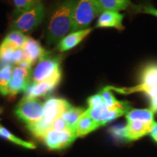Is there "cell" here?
<instances>
[{
    "label": "cell",
    "instance_id": "obj_31",
    "mask_svg": "<svg viewBox=\"0 0 157 157\" xmlns=\"http://www.w3.org/2000/svg\"><path fill=\"white\" fill-rule=\"evenodd\" d=\"M23 52L22 48L15 50L14 53H13V63L18 66V65L23 61Z\"/></svg>",
    "mask_w": 157,
    "mask_h": 157
},
{
    "label": "cell",
    "instance_id": "obj_27",
    "mask_svg": "<svg viewBox=\"0 0 157 157\" xmlns=\"http://www.w3.org/2000/svg\"><path fill=\"white\" fill-rule=\"evenodd\" d=\"M15 50V49L10 47L0 44V63L2 66H4L13 63V57Z\"/></svg>",
    "mask_w": 157,
    "mask_h": 157
},
{
    "label": "cell",
    "instance_id": "obj_23",
    "mask_svg": "<svg viewBox=\"0 0 157 157\" xmlns=\"http://www.w3.org/2000/svg\"><path fill=\"white\" fill-rule=\"evenodd\" d=\"M15 7V15H20L42 4V0H13Z\"/></svg>",
    "mask_w": 157,
    "mask_h": 157
},
{
    "label": "cell",
    "instance_id": "obj_18",
    "mask_svg": "<svg viewBox=\"0 0 157 157\" xmlns=\"http://www.w3.org/2000/svg\"><path fill=\"white\" fill-rule=\"evenodd\" d=\"M102 10L119 12L130 8L131 0H98Z\"/></svg>",
    "mask_w": 157,
    "mask_h": 157
},
{
    "label": "cell",
    "instance_id": "obj_4",
    "mask_svg": "<svg viewBox=\"0 0 157 157\" xmlns=\"http://www.w3.org/2000/svg\"><path fill=\"white\" fill-rule=\"evenodd\" d=\"M15 114L27 125L44 118V104L35 98H23L15 109Z\"/></svg>",
    "mask_w": 157,
    "mask_h": 157
},
{
    "label": "cell",
    "instance_id": "obj_17",
    "mask_svg": "<svg viewBox=\"0 0 157 157\" xmlns=\"http://www.w3.org/2000/svg\"><path fill=\"white\" fill-rule=\"evenodd\" d=\"M100 127L101 126L99 124L94 121L93 118L90 117L87 109L85 112L82 114L76 124L75 129L76 137L85 136Z\"/></svg>",
    "mask_w": 157,
    "mask_h": 157
},
{
    "label": "cell",
    "instance_id": "obj_20",
    "mask_svg": "<svg viewBox=\"0 0 157 157\" xmlns=\"http://www.w3.org/2000/svg\"><path fill=\"white\" fill-rule=\"evenodd\" d=\"M86 110L82 108H76L72 105L68 108L65 112L63 113L61 117L66 121L69 128L75 132L76 124L81 118L82 114L85 112Z\"/></svg>",
    "mask_w": 157,
    "mask_h": 157
},
{
    "label": "cell",
    "instance_id": "obj_14",
    "mask_svg": "<svg viewBox=\"0 0 157 157\" xmlns=\"http://www.w3.org/2000/svg\"><path fill=\"white\" fill-rule=\"evenodd\" d=\"M58 83L54 82H43L39 83H31L29 86L25 93V98H35L43 97L50 93L58 85Z\"/></svg>",
    "mask_w": 157,
    "mask_h": 157
},
{
    "label": "cell",
    "instance_id": "obj_5",
    "mask_svg": "<svg viewBox=\"0 0 157 157\" xmlns=\"http://www.w3.org/2000/svg\"><path fill=\"white\" fill-rule=\"evenodd\" d=\"M44 15V6L40 4L20 15L12 25V29L22 33H31L42 23Z\"/></svg>",
    "mask_w": 157,
    "mask_h": 157
},
{
    "label": "cell",
    "instance_id": "obj_6",
    "mask_svg": "<svg viewBox=\"0 0 157 157\" xmlns=\"http://www.w3.org/2000/svg\"><path fill=\"white\" fill-rule=\"evenodd\" d=\"M76 138V133L71 129L57 131L50 129L45 134L42 140L51 150H60L70 146Z\"/></svg>",
    "mask_w": 157,
    "mask_h": 157
},
{
    "label": "cell",
    "instance_id": "obj_19",
    "mask_svg": "<svg viewBox=\"0 0 157 157\" xmlns=\"http://www.w3.org/2000/svg\"><path fill=\"white\" fill-rule=\"evenodd\" d=\"M29 37L18 31H13L6 36L1 44L15 49L22 48Z\"/></svg>",
    "mask_w": 157,
    "mask_h": 157
},
{
    "label": "cell",
    "instance_id": "obj_29",
    "mask_svg": "<svg viewBox=\"0 0 157 157\" xmlns=\"http://www.w3.org/2000/svg\"><path fill=\"white\" fill-rule=\"evenodd\" d=\"M110 132L118 139H126L125 137V126L122 125H117L112 127L110 129Z\"/></svg>",
    "mask_w": 157,
    "mask_h": 157
},
{
    "label": "cell",
    "instance_id": "obj_33",
    "mask_svg": "<svg viewBox=\"0 0 157 157\" xmlns=\"http://www.w3.org/2000/svg\"><path fill=\"white\" fill-rule=\"evenodd\" d=\"M149 134H150L151 137L153 138V140L156 143H157V122H155L154 121L153 123L151 129V132Z\"/></svg>",
    "mask_w": 157,
    "mask_h": 157
},
{
    "label": "cell",
    "instance_id": "obj_12",
    "mask_svg": "<svg viewBox=\"0 0 157 157\" xmlns=\"http://www.w3.org/2000/svg\"><path fill=\"white\" fill-rule=\"evenodd\" d=\"M92 31L93 29L88 28L71 33L60 41L57 46V49L60 52H66L71 50L72 48L77 46L84 39H85V37H87Z\"/></svg>",
    "mask_w": 157,
    "mask_h": 157
},
{
    "label": "cell",
    "instance_id": "obj_26",
    "mask_svg": "<svg viewBox=\"0 0 157 157\" xmlns=\"http://www.w3.org/2000/svg\"><path fill=\"white\" fill-rule=\"evenodd\" d=\"M130 10L134 14H148L157 17V8L149 3L139 4V5L132 4L130 7Z\"/></svg>",
    "mask_w": 157,
    "mask_h": 157
},
{
    "label": "cell",
    "instance_id": "obj_13",
    "mask_svg": "<svg viewBox=\"0 0 157 157\" xmlns=\"http://www.w3.org/2000/svg\"><path fill=\"white\" fill-rule=\"evenodd\" d=\"M153 124L140 121H128L125 126L126 140H135L150 133Z\"/></svg>",
    "mask_w": 157,
    "mask_h": 157
},
{
    "label": "cell",
    "instance_id": "obj_24",
    "mask_svg": "<svg viewBox=\"0 0 157 157\" xmlns=\"http://www.w3.org/2000/svg\"><path fill=\"white\" fill-rule=\"evenodd\" d=\"M27 127L35 137L40 140H42L45 134L48 132L49 129H51L50 125L45 122L43 119L31 124L27 125Z\"/></svg>",
    "mask_w": 157,
    "mask_h": 157
},
{
    "label": "cell",
    "instance_id": "obj_3",
    "mask_svg": "<svg viewBox=\"0 0 157 157\" xmlns=\"http://www.w3.org/2000/svg\"><path fill=\"white\" fill-rule=\"evenodd\" d=\"M103 13L98 0H78L74 11L71 33L88 29L92 21Z\"/></svg>",
    "mask_w": 157,
    "mask_h": 157
},
{
    "label": "cell",
    "instance_id": "obj_25",
    "mask_svg": "<svg viewBox=\"0 0 157 157\" xmlns=\"http://www.w3.org/2000/svg\"><path fill=\"white\" fill-rule=\"evenodd\" d=\"M0 136L4 137V138L7 139V140H10L11 142L15 143V144L19 145L23 147H25L26 148H30V149H34L36 148V146L34 143H30V142H26L21 139H20L19 137L15 136L14 135H13L10 132L9 130H7V129L5 127L0 125Z\"/></svg>",
    "mask_w": 157,
    "mask_h": 157
},
{
    "label": "cell",
    "instance_id": "obj_11",
    "mask_svg": "<svg viewBox=\"0 0 157 157\" xmlns=\"http://www.w3.org/2000/svg\"><path fill=\"white\" fill-rule=\"evenodd\" d=\"M124 15L119 12L104 11L100 15L96 26L98 28H113L119 31L124 29Z\"/></svg>",
    "mask_w": 157,
    "mask_h": 157
},
{
    "label": "cell",
    "instance_id": "obj_8",
    "mask_svg": "<svg viewBox=\"0 0 157 157\" xmlns=\"http://www.w3.org/2000/svg\"><path fill=\"white\" fill-rule=\"evenodd\" d=\"M67 101L62 98H50L44 104V118L43 120L50 126L57 118L61 117L63 113L71 106Z\"/></svg>",
    "mask_w": 157,
    "mask_h": 157
},
{
    "label": "cell",
    "instance_id": "obj_32",
    "mask_svg": "<svg viewBox=\"0 0 157 157\" xmlns=\"http://www.w3.org/2000/svg\"><path fill=\"white\" fill-rule=\"evenodd\" d=\"M151 103V110L154 113H157V95L149 98Z\"/></svg>",
    "mask_w": 157,
    "mask_h": 157
},
{
    "label": "cell",
    "instance_id": "obj_9",
    "mask_svg": "<svg viewBox=\"0 0 157 157\" xmlns=\"http://www.w3.org/2000/svg\"><path fill=\"white\" fill-rule=\"evenodd\" d=\"M87 111L93 120L99 124L101 127L127 113L120 110L110 109L104 102L97 107L88 108Z\"/></svg>",
    "mask_w": 157,
    "mask_h": 157
},
{
    "label": "cell",
    "instance_id": "obj_10",
    "mask_svg": "<svg viewBox=\"0 0 157 157\" xmlns=\"http://www.w3.org/2000/svg\"><path fill=\"white\" fill-rule=\"evenodd\" d=\"M22 50L23 52V61L27 62L31 66L42 58L47 53V51H45L38 41L30 37H29L23 44Z\"/></svg>",
    "mask_w": 157,
    "mask_h": 157
},
{
    "label": "cell",
    "instance_id": "obj_22",
    "mask_svg": "<svg viewBox=\"0 0 157 157\" xmlns=\"http://www.w3.org/2000/svg\"><path fill=\"white\" fill-rule=\"evenodd\" d=\"M13 69L11 65H6L0 68V92L3 95L7 96V88L12 78Z\"/></svg>",
    "mask_w": 157,
    "mask_h": 157
},
{
    "label": "cell",
    "instance_id": "obj_21",
    "mask_svg": "<svg viewBox=\"0 0 157 157\" xmlns=\"http://www.w3.org/2000/svg\"><path fill=\"white\" fill-rule=\"evenodd\" d=\"M154 114L151 109H132L126 113L127 121H140L148 124H153Z\"/></svg>",
    "mask_w": 157,
    "mask_h": 157
},
{
    "label": "cell",
    "instance_id": "obj_34",
    "mask_svg": "<svg viewBox=\"0 0 157 157\" xmlns=\"http://www.w3.org/2000/svg\"><path fill=\"white\" fill-rule=\"evenodd\" d=\"M1 112H2V110H1V109H0V113H1Z\"/></svg>",
    "mask_w": 157,
    "mask_h": 157
},
{
    "label": "cell",
    "instance_id": "obj_2",
    "mask_svg": "<svg viewBox=\"0 0 157 157\" xmlns=\"http://www.w3.org/2000/svg\"><path fill=\"white\" fill-rule=\"evenodd\" d=\"M61 57L52 56L47 52L45 56L39 60L33 72L32 79L34 83L43 82H54L60 83L62 77L60 68Z\"/></svg>",
    "mask_w": 157,
    "mask_h": 157
},
{
    "label": "cell",
    "instance_id": "obj_16",
    "mask_svg": "<svg viewBox=\"0 0 157 157\" xmlns=\"http://www.w3.org/2000/svg\"><path fill=\"white\" fill-rule=\"evenodd\" d=\"M101 95L103 98V100L105 105L111 110H120L127 113L129 111V106L128 102L118 101L115 96L113 95L111 90L109 87V86L103 87L101 92Z\"/></svg>",
    "mask_w": 157,
    "mask_h": 157
},
{
    "label": "cell",
    "instance_id": "obj_1",
    "mask_svg": "<svg viewBox=\"0 0 157 157\" xmlns=\"http://www.w3.org/2000/svg\"><path fill=\"white\" fill-rule=\"evenodd\" d=\"M78 1L64 0L55 8L47 31V41L50 45L58 44L71 31Z\"/></svg>",
    "mask_w": 157,
    "mask_h": 157
},
{
    "label": "cell",
    "instance_id": "obj_15",
    "mask_svg": "<svg viewBox=\"0 0 157 157\" xmlns=\"http://www.w3.org/2000/svg\"><path fill=\"white\" fill-rule=\"evenodd\" d=\"M140 84L149 91L157 87V62L148 63L143 66L140 72Z\"/></svg>",
    "mask_w": 157,
    "mask_h": 157
},
{
    "label": "cell",
    "instance_id": "obj_7",
    "mask_svg": "<svg viewBox=\"0 0 157 157\" xmlns=\"http://www.w3.org/2000/svg\"><path fill=\"white\" fill-rule=\"evenodd\" d=\"M31 71L30 68L16 66L13 68L12 78L7 88V96H15L25 91L31 84Z\"/></svg>",
    "mask_w": 157,
    "mask_h": 157
},
{
    "label": "cell",
    "instance_id": "obj_30",
    "mask_svg": "<svg viewBox=\"0 0 157 157\" xmlns=\"http://www.w3.org/2000/svg\"><path fill=\"white\" fill-rule=\"evenodd\" d=\"M103 98L101 95V93L96 94L90 97L87 99V103L89 105V108H95L100 105L103 103Z\"/></svg>",
    "mask_w": 157,
    "mask_h": 157
},
{
    "label": "cell",
    "instance_id": "obj_28",
    "mask_svg": "<svg viewBox=\"0 0 157 157\" xmlns=\"http://www.w3.org/2000/svg\"><path fill=\"white\" fill-rule=\"evenodd\" d=\"M51 129H55V130L57 131H63L71 129L68 126L67 123L66 122V121L61 117L57 118L56 120L53 121V123L51 125Z\"/></svg>",
    "mask_w": 157,
    "mask_h": 157
}]
</instances>
